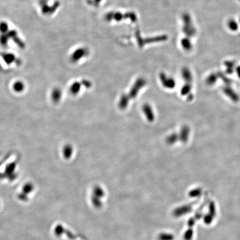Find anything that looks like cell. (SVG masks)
<instances>
[{"mask_svg":"<svg viewBox=\"0 0 240 240\" xmlns=\"http://www.w3.org/2000/svg\"><path fill=\"white\" fill-rule=\"evenodd\" d=\"M12 88L15 92L21 93L25 91V88H26V85H25V83L22 81L18 80V81L14 82V84H12Z\"/></svg>","mask_w":240,"mask_h":240,"instance_id":"obj_1","label":"cell"},{"mask_svg":"<svg viewBox=\"0 0 240 240\" xmlns=\"http://www.w3.org/2000/svg\"><path fill=\"white\" fill-rule=\"evenodd\" d=\"M62 96V92L60 88H54L51 92V98L55 103H58L60 101Z\"/></svg>","mask_w":240,"mask_h":240,"instance_id":"obj_2","label":"cell"},{"mask_svg":"<svg viewBox=\"0 0 240 240\" xmlns=\"http://www.w3.org/2000/svg\"><path fill=\"white\" fill-rule=\"evenodd\" d=\"M181 44L183 49L187 51L190 50L192 48L191 42L187 38H183L181 42Z\"/></svg>","mask_w":240,"mask_h":240,"instance_id":"obj_3","label":"cell"},{"mask_svg":"<svg viewBox=\"0 0 240 240\" xmlns=\"http://www.w3.org/2000/svg\"><path fill=\"white\" fill-rule=\"evenodd\" d=\"M228 26L229 28V29L231 30H232L233 31H235L238 30V26L237 24V22L235 21V20L234 19H230L229 23H228Z\"/></svg>","mask_w":240,"mask_h":240,"instance_id":"obj_4","label":"cell"},{"mask_svg":"<svg viewBox=\"0 0 240 240\" xmlns=\"http://www.w3.org/2000/svg\"><path fill=\"white\" fill-rule=\"evenodd\" d=\"M72 151V150L71 146L67 145V146H65V148H63V155L66 158H68L71 156Z\"/></svg>","mask_w":240,"mask_h":240,"instance_id":"obj_5","label":"cell"},{"mask_svg":"<svg viewBox=\"0 0 240 240\" xmlns=\"http://www.w3.org/2000/svg\"><path fill=\"white\" fill-rule=\"evenodd\" d=\"M183 74L184 77L186 79H191V74H190V72L188 69H186V68L183 71Z\"/></svg>","mask_w":240,"mask_h":240,"instance_id":"obj_6","label":"cell"},{"mask_svg":"<svg viewBox=\"0 0 240 240\" xmlns=\"http://www.w3.org/2000/svg\"></svg>","mask_w":240,"mask_h":240,"instance_id":"obj_7","label":"cell"}]
</instances>
